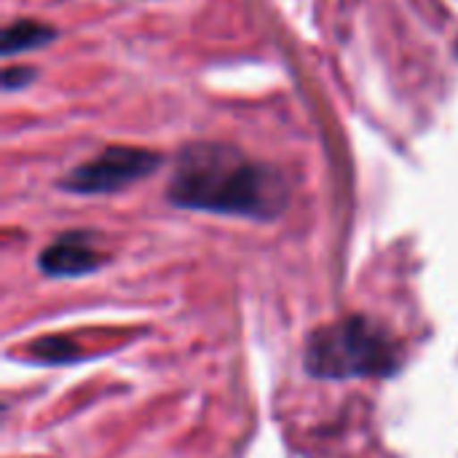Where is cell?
Here are the masks:
<instances>
[{
  "instance_id": "52a82bcc",
  "label": "cell",
  "mask_w": 458,
  "mask_h": 458,
  "mask_svg": "<svg viewBox=\"0 0 458 458\" xmlns=\"http://www.w3.org/2000/svg\"><path fill=\"white\" fill-rule=\"evenodd\" d=\"M32 78H35V70L32 67H5L3 70V89L5 91L24 89Z\"/></svg>"
},
{
  "instance_id": "3957f363",
  "label": "cell",
  "mask_w": 458,
  "mask_h": 458,
  "mask_svg": "<svg viewBox=\"0 0 458 458\" xmlns=\"http://www.w3.org/2000/svg\"><path fill=\"white\" fill-rule=\"evenodd\" d=\"M161 164V156L145 148H126V145H113L105 148L99 156H94L86 164H78L62 182L67 193L78 196H99V193H115L150 172H156Z\"/></svg>"
},
{
  "instance_id": "8992f818",
  "label": "cell",
  "mask_w": 458,
  "mask_h": 458,
  "mask_svg": "<svg viewBox=\"0 0 458 458\" xmlns=\"http://www.w3.org/2000/svg\"><path fill=\"white\" fill-rule=\"evenodd\" d=\"M35 352L43 362H51V365H62V362H75L81 360V349L72 344V338H64V335H54V338H43L35 344Z\"/></svg>"
},
{
  "instance_id": "5b68a950",
  "label": "cell",
  "mask_w": 458,
  "mask_h": 458,
  "mask_svg": "<svg viewBox=\"0 0 458 458\" xmlns=\"http://www.w3.org/2000/svg\"><path fill=\"white\" fill-rule=\"evenodd\" d=\"M54 38V30L40 24V21H32V19H19L13 24H8L3 30V56H13V54H21V51H32L38 46H46L51 43Z\"/></svg>"
},
{
  "instance_id": "277c9868",
  "label": "cell",
  "mask_w": 458,
  "mask_h": 458,
  "mask_svg": "<svg viewBox=\"0 0 458 458\" xmlns=\"http://www.w3.org/2000/svg\"><path fill=\"white\" fill-rule=\"evenodd\" d=\"M107 258L97 250L89 231H67L56 236L40 255L38 268L51 279H75L99 271Z\"/></svg>"
},
{
  "instance_id": "7a4b0ae2",
  "label": "cell",
  "mask_w": 458,
  "mask_h": 458,
  "mask_svg": "<svg viewBox=\"0 0 458 458\" xmlns=\"http://www.w3.org/2000/svg\"><path fill=\"white\" fill-rule=\"evenodd\" d=\"M303 368L309 376L325 381L386 378L403 368V352L384 325L354 314L309 335Z\"/></svg>"
},
{
  "instance_id": "6da1fadb",
  "label": "cell",
  "mask_w": 458,
  "mask_h": 458,
  "mask_svg": "<svg viewBox=\"0 0 458 458\" xmlns=\"http://www.w3.org/2000/svg\"><path fill=\"white\" fill-rule=\"evenodd\" d=\"M166 199L180 209L274 220L284 212L290 188L279 169L233 145L193 142L174 158Z\"/></svg>"
}]
</instances>
